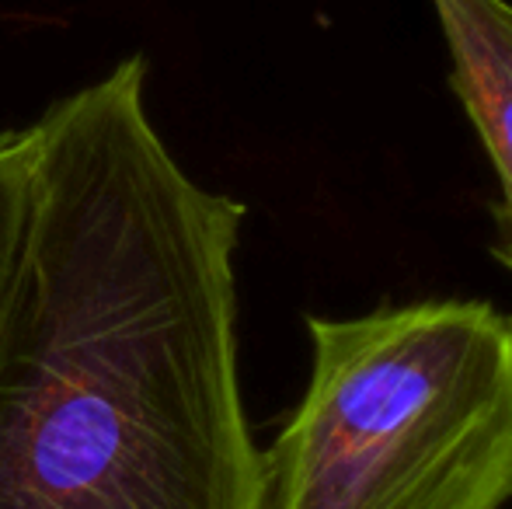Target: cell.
Listing matches in <instances>:
<instances>
[{"instance_id":"cell-1","label":"cell","mask_w":512,"mask_h":509,"mask_svg":"<svg viewBox=\"0 0 512 509\" xmlns=\"http://www.w3.org/2000/svg\"><path fill=\"white\" fill-rule=\"evenodd\" d=\"M143 56L39 119L25 265L0 321V509H265L237 370L244 203L199 185Z\"/></svg>"},{"instance_id":"cell-2","label":"cell","mask_w":512,"mask_h":509,"mask_svg":"<svg viewBox=\"0 0 512 509\" xmlns=\"http://www.w3.org/2000/svg\"><path fill=\"white\" fill-rule=\"evenodd\" d=\"M310 381L265 454V509H506L512 318L415 300L307 318Z\"/></svg>"},{"instance_id":"cell-3","label":"cell","mask_w":512,"mask_h":509,"mask_svg":"<svg viewBox=\"0 0 512 509\" xmlns=\"http://www.w3.org/2000/svg\"><path fill=\"white\" fill-rule=\"evenodd\" d=\"M432 11L450 49V88L478 129L499 178L492 255L512 272V4L432 0Z\"/></svg>"},{"instance_id":"cell-4","label":"cell","mask_w":512,"mask_h":509,"mask_svg":"<svg viewBox=\"0 0 512 509\" xmlns=\"http://www.w3.org/2000/svg\"><path fill=\"white\" fill-rule=\"evenodd\" d=\"M35 126L0 129V321L11 307L35 213Z\"/></svg>"}]
</instances>
